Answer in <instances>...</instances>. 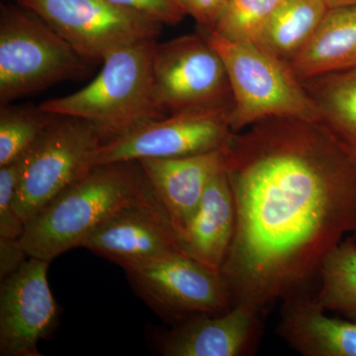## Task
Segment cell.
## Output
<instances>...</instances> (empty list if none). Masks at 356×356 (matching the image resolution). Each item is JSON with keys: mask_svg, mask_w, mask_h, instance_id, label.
I'll use <instances>...</instances> for the list:
<instances>
[{"mask_svg": "<svg viewBox=\"0 0 356 356\" xmlns=\"http://www.w3.org/2000/svg\"><path fill=\"white\" fill-rule=\"evenodd\" d=\"M222 151L236 225L221 273L235 305L266 312L311 292L325 257L356 231V154L295 117L257 122Z\"/></svg>", "mask_w": 356, "mask_h": 356, "instance_id": "1", "label": "cell"}, {"mask_svg": "<svg viewBox=\"0 0 356 356\" xmlns=\"http://www.w3.org/2000/svg\"><path fill=\"white\" fill-rule=\"evenodd\" d=\"M154 194L139 161L95 166L28 222L18 243L28 257L51 261L81 247L119 211Z\"/></svg>", "mask_w": 356, "mask_h": 356, "instance_id": "2", "label": "cell"}, {"mask_svg": "<svg viewBox=\"0 0 356 356\" xmlns=\"http://www.w3.org/2000/svg\"><path fill=\"white\" fill-rule=\"evenodd\" d=\"M156 40L122 47L103 60L90 83L72 95L47 100L44 111L83 119L107 140L136 126L166 116L154 95L153 55Z\"/></svg>", "mask_w": 356, "mask_h": 356, "instance_id": "3", "label": "cell"}, {"mask_svg": "<svg viewBox=\"0 0 356 356\" xmlns=\"http://www.w3.org/2000/svg\"><path fill=\"white\" fill-rule=\"evenodd\" d=\"M198 31L216 49L226 67L234 133L271 117L318 121L315 104L286 62L259 43L229 41L202 28Z\"/></svg>", "mask_w": 356, "mask_h": 356, "instance_id": "4", "label": "cell"}, {"mask_svg": "<svg viewBox=\"0 0 356 356\" xmlns=\"http://www.w3.org/2000/svg\"><path fill=\"white\" fill-rule=\"evenodd\" d=\"M86 60L26 7L0 14V103L8 104L86 72Z\"/></svg>", "mask_w": 356, "mask_h": 356, "instance_id": "5", "label": "cell"}, {"mask_svg": "<svg viewBox=\"0 0 356 356\" xmlns=\"http://www.w3.org/2000/svg\"><path fill=\"white\" fill-rule=\"evenodd\" d=\"M232 107L233 104L184 110L144 122L91 152L86 173L95 166L119 161L181 158L222 149L234 134Z\"/></svg>", "mask_w": 356, "mask_h": 356, "instance_id": "6", "label": "cell"}, {"mask_svg": "<svg viewBox=\"0 0 356 356\" xmlns=\"http://www.w3.org/2000/svg\"><path fill=\"white\" fill-rule=\"evenodd\" d=\"M106 140L91 122L55 115L26 153L14 198L25 225L83 177L89 154Z\"/></svg>", "mask_w": 356, "mask_h": 356, "instance_id": "7", "label": "cell"}, {"mask_svg": "<svg viewBox=\"0 0 356 356\" xmlns=\"http://www.w3.org/2000/svg\"><path fill=\"white\" fill-rule=\"evenodd\" d=\"M86 62H103L122 47L156 40L161 23L109 0H18Z\"/></svg>", "mask_w": 356, "mask_h": 356, "instance_id": "8", "label": "cell"}, {"mask_svg": "<svg viewBox=\"0 0 356 356\" xmlns=\"http://www.w3.org/2000/svg\"><path fill=\"white\" fill-rule=\"evenodd\" d=\"M153 81L156 102L166 115L233 104L221 56L199 31L156 43Z\"/></svg>", "mask_w": 356, "mask_h": 356, "instance_id": "9", "label": "cell"}, {"mask_svg": "<svg viewBox=\"0 0 356 356\" xmlns=\"http://www.w3.org/2000/svg\"><path fill=\"white\" fill-rule=\"evenodd\" d=\"M124 270L147 303L180 322L193 316L220 315L235 305L221 271L203 266L184 252Z\"/></svg>", "mask_w": 356, "mask_h": 356, "instance_id": "10", "label": "cell"}, {"mask_svg": "<svg viewBox=\"0 0 356 356\" xmlns=\"http://www.w3.org/2000/svg\"><path fill=\"white\" fill-rule=\"evenodd\" d=\"M50 264L29 257L1 280L0 355H41L39 341L58 324V306L48 282Z\"/></svg>", "mask_w": 356, "mask_h": 356, "instance_id": "11", "label": "cell"}, {"mask_svg": "<svg viewBox=\"0 0 356 356\" xmlns=\"http://www.w3.org/2000/svg\"><path fill=\"white\" fill-rule=\"evenodd\" d=\"M79 248L106 257L123 269L184 252L156 194L117 212L84 238Z\"/></svg>", "mask_w": 356, "mask_h": 356, "instance_id": "12", "label": "cell"}, {"mask_svg": "<svg viewBox=\"0 0 356 356\" xmlns=\"http://www.w3.org/2000/svg\"><path fill=\"white\" fill-rule=\"evenodd\" d=\"M266 312L238 303L220 315H197L181 321L163 337L165 356H243L254 353Z\"/></svg>", "mask_w": 356, "mask_h": 356, "instance_id": "13", "label": "cell"}, {"mask_svg": "<svg viewBox=\"0 0 356 356\" xmlns=\"http://www.w3.org/2000/svg\"><path fill=\"white\" fill-rule=\"evenodd\" d=\"M139 163L181 240L211 180L226 168L224 151Z\"/></svg>", "mask_w": 356, "mask_h": 356, "instance_id": "14", "label": "cell"}, {"mask_svg": "<svg viewBox=\"0 0 356 356\" xmlns=\"http://www.w3.org/2000/svg\"><path fill=\"white\" fill-rule=\"evenodd\" d=\"M311 292L283 301L277 332L304 356H356V322L332 318Z\"/></svg>", "mask_w": 356, "mask_h": 356, "instance_id": "15", "label": "cell"}, {"mask_svg": "<svg viewBox=\"0 0 356 356\" xmlns=\"http://www.w3.org/2000/svg\"><path fill=\"white\" fill-rule=\"evenodd\" d=\"M235 198L226 168L211 180L197 210L181 236L184 252L221 271L235 236Z\"/></svg>", "mask_w": 356, "mask_h": 356, "instance_id": "16", "label": "cell"}, {"mask_svg": "<svg viewBox=\"0 0 356 356\" xmlns=\"http://www.w3.org/2000/svg\"><path fill=\"white\" fill-rule=\"evenodd\" d=\"M288 65L299 81L356 67V6L330 8Z\"/></svg>", "mask_w": 356, "mask_h": 356, "instance_id": "17", "label": "cell"}, {"mask_svg": "<svg viewBox=\"0 0 356 356\" xmlns=\"http://www.w3.org/2000/svg\"><path fill=\"white\" fill-rule=\"evenodd\" d=\"M300 81L318 110V122L356 154V67Z\"/></svg>", "mask_w": 356, "mask_h": 356, "instance_id": "18", "label": "cell"}, {"mask_svg": "<svg viewBox=\"0 0 356 356\" xmlns=\"http://www.w3.org/2000/svg\"><path fill=\"white\" fill-rule=\"evenodd\" d=\"M329 9L325 0H283L257 43L288 64L310 41Z\"/></svg>", "mask_w": 356, "mask_h": 356, "instance_id": "19", "label": "cell"}, {"mask_svg": "<svg viewBox=\"0 0 356 356\" xmlns=\"http://www.w3.org/2000/svg\"><path fill=\"white\" fill-rule=\"evenodd\" d=\"M314 295L318 305L356 322V241L348 236L325 257Z\"/></svg>", "mask_w": 356, "mask_h": 356, "instance_id": "20", "label": "cell"}, {"mask_svg": "<svg viewBox=\"0 0 356 356\" xmlns=\"http://www.w3.org/2000/svg\"><path fill=\"white\" fill-rule=\"evenodd\" d=\"M55 115L41 107L1 105L0 110V166L27 153Z\"/></svg>", "mask_w": 356, "mask_h": 356, "instance_id": "21", "label": "cell"}, {"mask_svg": "<svg viewBox=\"0 0 356 356\" xmlns=\"http://www.w3.org/2000/svg\"><path fill=\"white\" fill-rule=\"evenodd\" d=\"M282 1L229 0L211 31L229 41L257 43L264 26Z\"/></svg>", "mask_w": 356, "mask_h": 356, "instance_id": "22", "label": "cell"}, {"mask_svg": "<svg viewBox=\"0 0 356 356\" xmlns=\"http://www.w3.org/2000/svg\"><path fill=\"white\" fill-rule=\"evenodd\" d=\"M25 156L0 166V238L19 240L24 233L25 224L14 208V198L24 168Z\"/></svg>", "mask_w": 356, "mask_h": 356, "instance_id": "23", "label": "cell"}, {"mask_svg": "<svg viewBox=\"0 0 356 356\" xmlns=\"http://www.w3.org/2000/svg\"><path fill=\"white\" fill-rule=\"evenodd\" d=\"M112 3L158 21L161 24L175 25L184 17L172 0H109Z\"/></svg>", "mask_w": 356, "mask_h": 356, "instance_id": "24", "label": "cell"}, {"mask_svg": "<svg viewBox=\"0 0 356 356\" xmlns=\"http://www.w3.org/2000/svg\"><path fill=\"white\" fill-rule=\"evenodd\" d=\"M229 0H172L175 6L184 13L191 16L199 28L212 30Z\"/></svg>", "mask_w": 356, "mask_h": 356, "instance_id": "25", "label": "cell"}, {"mask_svg": "<svg viewBox=\"0 0 356 356\" xmlns=\"http://www.w3.org/2000/svg\"><path fill=\"white\" fill-rule=\"evenodd\" d=\"M28 257L18 240L0 238V280L19 268Z\"/></svg>", "mask_w": 356, "mask_h": 356, "instance_id": "26", "label": "cell"}, {"mask_svg": "<svg viewBox=\"0 0 356 356\" xmlns=\"http://www.w3.org/2000/svg\"><path fill=\"white\" fill-rule=\"evenodd\" d=\"M329 8H336V7L356 6V0H325Z\"/></svg>", "mask_w": 356, "mask_h": 356, "instance_id": "27", "label": "cell"}, {"mask_svg": "<svg viewBox=\"0 0 356 356\" xmlns=\"http://www.w3.org/2000/svg\"><path fill=\"white\" fill-rule=\"evenodd\" d=\"M353 238H355V240L356 241V231L355 232V233H353Z\"/></svg>", "mask_w": 356, "mask_h": 356, "instance_id": "28", "label": "cell"}]
</instances>
